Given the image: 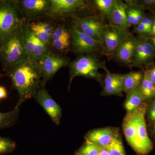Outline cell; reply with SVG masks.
Segmentation results:
<instances>
[{
  "instance_id": "15",
  "label": "cell",
  "mask_w": 155,
  "mask_h": 155,
  "mask_svg": "<svg viewBox=\"0 0 155 155\" xmlns=\"http://www.w3.org/2000/svg\"><path fill=\"white\" fill-rule=\"evenodd\" d=\"M106 73L103 93L106 95H122V84L125 74L112 73L107 68H104Z\"/></svg>"
},
{
  "instance_id": "23",
  "label": "cell",
  "mask_w": 155,
  "mask_h": 155,
  "mask_svg": "<svg viewBox=\"0 0 155 155\" xmlns=\"http://www.w3.org/2000/svg\"><path fill=\"white\" fill-rule=\"evenodd\" d=\"M117 1L116 0H94L95 5L103 15L109 19Z\"/></svg>"
},
{
  "instance_id": "12",
  "label": "cell",
  "mask_w": 155,
  "mask_h": 155,
  "mask_svg": "<svg viewBox=\"0 0 155 155\" xmlns=\"http://www.w3.org/2000/svg\"><path fill=\"white\" fill-rule=\"evenodd\" d=\"M51 7L48 16L62 17L81 11L87 7L86 1L83 0H50Z\"/></svg>"
},
{
  "instance_id": "28",
  "label": "cell",
  "mask_w": 155,
  "mask_h": 155,
  "mask_svg": "<svg viewBox=\"0 0 155 155\" xmlns=\"http://www.w3.org/2000/svg\"><path fill=\"white\" fill-rule=\"evenodd\" d=\"M71 38H61L51 43V45L58 53H65L69 50Z\"/></svg>"
},
{
  "instance_id": "6",
  "label": "cell",
  "mask_w": 155,
  "mask_h": 155,
  "mask_svg": "<svg viewBox=\"0 0 155 155\" xmlns=\"http://www.w3.org/2000/svg\"><path fill=\"white\" fill-rule=\"evenodd\" d=\"M130 37L127 30L108 24L102 30L100 41L102 53L106 56H113L117 48Z\"/></svg>"
},
{
  "instance_id": "11",
  "label": "cell",
  "mask_w": 155,
  "mask_h": 155,
  "mask_svg": "<svg viewBox=\"0 0 155 155\" xmlns=\"http://www.w3.org/2000/svg\"><path fill=\"white\" fill-rule=\"evenodd\" d=\"M71 32L72 47L76 52L88 54L101 51H102L100 41L81 32L75 25H73Z\"/></svg>"
},
{
  "instance_id": "2",
  "label": "cell",
  "mask_w": 155,
  "mask_h": 155,
  "mask_svg": "<svg viewBox=\"0 0 155 155\" xmlns=\"http://www.w3.org/2000/svg\"><path fill=\"white\" fill-rule=\"evenodd\" d=\"M29 57L23 41L22 18L17 29L0 45V63L6 71Z\"/></svg>"
},
{
  "instance_id": "33",
  "label": "cell",
  "mask_w": 155,
  "mask_h": 155,
  "mask_svg": "<svg viewBox=\"0 0 155 155\" xmlns=\"http://www.w3.org/2000/svg\"><path fill=\"white\" fill-rule=\"evenodd\" d=\"M8 97V93L4 87L0 86V100L5 99Z\"/></svg>"
},
{
  "instance_id": "8",
  "label": "cell",
  "mask_w": 155,
  "mask_h": 155,
  "mask_svg": "<svg viewBox=\"0 0 155 155\" xmlns=\"http://www.w3.org/2000/svg\"><path fill=\"white\" fill-rule=\"evenodd\" d=\"M69 59L61 54L50 51L40 61L42 78L41 87H45L47 82L63 67L69 64Z\"/></svg>"
},
{
  "instance_id": "35",
  "label": "cell",
  "mask_w": 155,
  "mask_h": 155,
  "mask_svg": "<svg viewBox=\"0 0 155 155\" xmlns=\"http://www.w3.org/2000/svg\"><path fill=\"white\" fill-rule=\"evenodd\" d=\"M155 36V18L153 19L152 28L151 34V37ZM150 37V38H151Z\"/></svg>"
},
{
  "instance_id": "26",
  "label": "cell",
  "mask_w": 155,
  "mask_h": 155,
  "mask_svg": "<svg viewBox=\"0 0 155 155\" xmlns=\"http://www.w3.org/2000/svg\"><path fill=\"white\" fill-rule=\"evenodd\" d=\"M17 145L13 140L7 137L0 136V155L10 153L16 148Z\"/></svg>"
},
{
  "instance_id": "25",
  "label": "cell",
  "mask_w": 155,
  "mask_h": 155,
  "mask_svg": "<svg viewBox=\"0 0 155 155\" xmlns=\"http://www.w3.org/2000/svg\"><path fill=\"white\" fill-rule=\"evenodd\" d=\"M104 148L107 150L110 155H126L122 140L117 136Z\"/></svg>"
},
{
  "instance_id": "21",
  "label": "cell",
  "mask_w": 155,
  "mask_h": 155,
  "mask_svg": "<svg viewBox=\"0 0 155 155\" xmlns=\"http://www.w3.org/2000/svg\"><path fill=\"white\" fill-rule=\"evenodd\" d=\"M143 101L144 100L138 87L127 94L124 104L127 114H130L135 111L143 104Z\"/></svg>"
},
{
  "instance_id": "1",
  "label": "cell",
  "mask_w": 155,
  "mask_h": 155,
  "mask_svg": "<svg viewBox=\"0 0 155 155\" xmlns=\"http://www.w3.org/2000/svg\"><path fill=\"white\" fill-rule=\"evenodd\" d=\"M5 75L12 81V87L19 94L16 107L34 97L41 87L42 75L40 61L29 57L5 71Z\"/></svg>"
},
{
  "instance_id": "24",
  "label": "cell",
  "mask_w": 155,
  "mask_h": 155,
  "mask_svg": "<svg viewBox=\"0 0 155 155\" xmlns=\"http://www.w3.org/2000/svg\"><path fill=\"white\" fill-rule=\"evenodd\" d=\"M29 26L32 33L40 41L48 46L51 45V37L39 27L37 23L29 22Z\"/></svg>"
},
{
  "instance_id": "16",
  "label": "cell",
  "mask_w": 155,
  "mask_h": 155,
  "mask_svg": "<svg viewBox=\"0 0 155 155\" xmlns=\"http://www.w3.org/2000/svg\"><path fill=\"white\" fill-rule=\"evenodd\" d=\"M116 136L112 129L106 127L90 131L85 138L87 142L96 144L100 147H106Z\"/></svg>"
},
{
  "instance_id": "19",
  "label": "cell",
  "mask_w": 155,
  "mask_h": 155,
  "mask_svg": "<svg viewBox=\"0 0 155 155\" xmlns=\"http://www.w3.org/2000/svg\"><path fill=\"white\" fill-rule=\"evenodd\" d=\"M143 77V73L141 71L129 72L125 75L122 84V92L127 95L129 94L141 83Z\"/></svg>"
},
{
  "instance_id": "37",
  "label": "cell",
  "mask_w": 155,
  "mask_h": 155,
  "mask_svg": "<svg viewBox=\"0 0 155 155\" xmlns=\"http://www.w3.org/2000/svg\"><path fill=\"white\" fill-rule=\"evenodd\" d=\"M4 76H5V75H4V74H2V73H1V72H0V78L3 77Z\"/></svg>"
},
{
  "instance_id": "18",
  "label": "cell",
  "mask_w": 155,
  "mask_h": 155,
  "mask_svg": "<svg viewBox=\"0 0 155 155\" xmlns=\"http://www.w3.org/2000/svg\"><path fill=\"white\" fill-rule=\"evenodd\" d=\"M135 45V38L130 36L117 48L113 55L119 62L131 64Z\"/></svg>"
},
{
  "instance_id": "7",
  "label": "cell",
  "mask_w": 155,
  "mask_h": 155,
  "mask_svg": "<svg viewBox=\"0 0 155 155\" xmlns=\"http://www.w3.org/2000/svg\"><path fill=\"white\" fill-rule=\"evenodd\" d=\"M135 50L131 64L134 67L146 68L152 64L155 58V51L149 38H135Z\"/></svg>"
},
{
  "instance_id": "27",
  "label": "cell",
  "mask_w": 155,
  "mask_h": 155,
  "mask_svg": "<svg viewBox=\"0 0 155 155\" xmlns=\"http://www.w3.org/2000/svg\"><path fill=\"white\" fill-rule=\"evenodd\" d=\"M100 148L96 144L86 141L76 153L78 155H98Z\"/></svg>"
},
{
  "instance_id": "9",
  "label": "cell",
  "mask_w": 155,
  "mask_h": 155,
  "mask_svg": "<svg viewBox=\"0 0 155 155\" xmlns=\"http://www.w3.org/2000/svg\"><path fill=\"white\" fill-rule=\"evenodd\" d=\"M22 28L24 45L31 58L41 61L50 51L48 46L44 44L35 37L31 30L29 21L22 18Z\"/></svg>"
},
{
  "instance_id": "20",
  "label": "cell",
  "mask_w": 155,
  "mask_h": 155,
  "mask_svg": "<svg viewBox=\"0 0 155 155\" xmlns=\"http://www.w3.org/2000/svg\"><path fill=\"white\" fill-rule=\"evenodd\" d=\"M139 89L144 101L155 97V86L150 78L148 69L143 72V78L139 86Z\"/></svg>"
},
{
  "instance_id": "29",
  "label": "cell",
  "mask_w": 155,
  "mask_h": 155,
  "mask_svg": "<svg viewBox=\"0 0 155 155\" xmlns=\"http://www.w3.org/2000/svg\"><path fill=\"white\" fill-rule=\"evenodd\" d=\"M37 23L39 27L46 33H47L51 38L55 27H54L51 23L48 22H37Z\"/></svg>"
},
{
  "instance_id": "32",
  "label": "cell",
  "mask_w": 155,
  "mask_h": 155,
  "mask_svg": "<svg viewBox=\"0 0 155 155\" xmlns=\"http://www.w3.org/2000/svg\"><path fill=\"white\" fill-rule=\"evenodd\" d=\"M148 69L149 72L151 80L155 86V66H153L151 67L150 69Z\"/></svg>"
},
{
  "instance_id": "13",
  "label": "cell",
  "mask_w": 155,
  "mask_h": 155,
  "mask_svg": "<svg viewBox=\"0 0 155 155\" xmlns=\"http://www.w3.org/2000/svg\"><path fill=\"white\" fill-rule=\"evenodd\" d=\"M72 21L77 29L88 36L100 40L101 33L106 24L97 16L79 17L73 16Z\"/></svg>"
},
{
  "instance_id": "4",
  "label": "cell",
  "mask_w": 155,
  "mask_h": 155,
  "mask_svg": "<svg viewBox=\"0 0 155 155\" xmlns=\"http://www.w3.org/2000/svg\"><path fill=\"white\" fill-rule=\"evenodd\" d=\"M106 67L105 62H101L91 55H81L69 64L70 80L69 88L73 78L77 76L100 78L98 70Z\"/></svg>"
},
{
  "instance_id": "10",
  "label": "cell",
  "mask_w": 155,
  "mask_h": 155,
  "mask_svg": "<svg viewBox=\"0 0 155 155\" xmlns=\"http://www.w3.org/2000/svg\"><path fill=\"white\" fill-rule=\"evenodd\" d=\"M17 2L19 13L28 21L48 15L51 7L50 0H21Z\"/></svg>"
},
{
  "instance_id": "30",
  "label": "cell",
  "mask_w": 155,
  "mask_h": 155,
  "mask_svg": "<svg viewBox=\"0 0 155 155\" xmlns=\"http://www.w3.org/2000/svg\"><path fill=\"white\" fill-rule=\"evenodd\" d=\"M147 113L149 119L153 122H155V100L150 104Z\"/></svg>"
},
{
  "instance_id": "36",
  "label": "cell",
  "mask_w": 155,
  "mask_h": 155,
  "mask_svg": "<svg viewBox=\"0 0 155 155\" xmlns=\"http://www.w3.org/2000/svg\"><path fill=\"white\" fill-rule=\"evenodd\" d=\"M153 122V132L155 136V122Z\"/></svg>"
},
{
  "instance_id": "3",
  "label": "cell",
  "mask_w": 155,
  "mask_h": 155,
  "mask_svg": "<svg viewBox=\"0 0 155 155\" xmlns=\"http://www.w3.org/2000/svg\"><path fill=\"white\" fill-rule=\"evenodd\" d=\"M19 14L17 1L0 0V45L20 25L22 18Z\"/></svg>"
},
{
  "instance_id": "5",
  "label": "cell",
  "mask_w": 155,
  "mask_h": 155,
  "mask_svg": "<svg viewBox=\"0 0 155 155\" xmlns=\"http://www.w3.org/2000/svg\"><path fill=\"white\" fill-rule=\"evenodd\" d=\"M147 109V107L146 105L142 104L133 112L135 122L134 131L136 143L134 151L138 154L141 155L147 154L153 148L152 142L147 132L145 119Z\"/></svg>"
},
{
  "instance_id": "38",
  "label": "cell",
  "mask_w": 155,
  "mask_h": 155,
  "mask_svg": "<svg viewBox=\"0 0 155 155\" xmlns=\"http://www.w3.org/2000/svg\"><path fill=\"white\" fill-rule=\"evenodd\" d=\"M75 155H78L77 153H76L75 154Z\"/></svg>"
},
{
  "instance_id": "34",
  "label": "cell",
  "mask_w": 155,
  "mask_h": 155,
  "mask_svg": "<svg viewBox=\"0 0 155 155\" xmlns=\"http://www.w3.org/2000/svg\"><path fill=\"white\" fill-rule=\"evenodd\" d=\"M98 155H110V154L105 148L101 147Z\"/></svg>"
},
{
  "instance_id": "17",
  "label": "cell",
  "mask_w": 155,
  "mask_h": 155,
  "mask_svg": "<svg viewBox=\"0 0 155 155\" xmlns=\"http://www.w3.org/2000/svg\"><path fill=\"white\" fill-rule=\"evenodd\" d=\"M127 4L117 1L109 20L110 25L127 30L129 28L127 20Z\"/></svg>"
},
{
  "instance_id": "14",
  "label": "cell",
  "mask_w": 155,
  "mask_h": 155,
  "mask_svg": "<svg viewBox=\"0 0 155 155\" xmlns=\"http://www.w3.org/2000/svg\"><path fill=\"white\" fill-rule=\"evenodd\" d=\"M34 97L44 108L53 122L56 125H59L62 118V109L50 95L45 87H41Z\"/></svg>"
},
{
  "instance_id": "31",
  "label": "cell",
  "mask_w": 155,
  "mask_h": 155,
  "mask_svg": "<svg viewBox=\"0 0 155 155\" xmlns=\"http://www.w3.org/2000/svg\"><path fill=\"white\" fill-rule=\"evenodd\" d=\"M143 8H147L151 10H155V0H144L141 1Z\"/></svg>"
},
{
  "instance_id": "22",
  "label": "cell",
  "mask_w": 155,
  "mask_h": 155,
  "mask_svg": "<svg viewBox=\"0 0 155 155\" xmlns=\"http://www.w3.org/2000/svg\"><path fill=\"white\" fill-rule=\"evenodd\" d=\"M19 112V107L15 106L13 110L8 113H0V129L8 128L14 125Z\"/></svg>"
}]
</instances>
